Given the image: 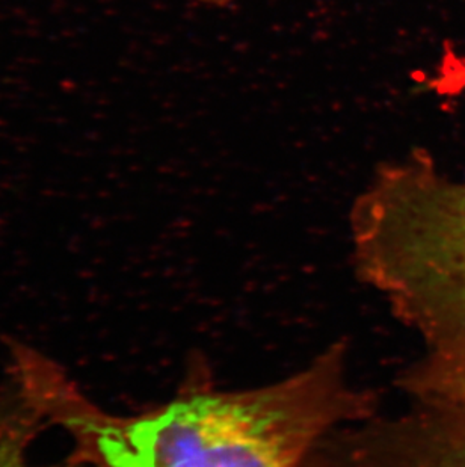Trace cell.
<instances>
[{"instance_id":"obj_2","label":"cell","mask_w":465,"mask_h":467,"mask_svg":"<svg viewBox=\"0 0 465 467\" xmlns=\"http://www.w3.org/2000/svg\"><path fill=\"white\" fill-rule=\"evenodd\" d=\"M358 277L426 354L465 358V183L418 156L379 168L351 212Z\"/></svg>"},{"instance_id":"obj_4","label":"cell","mask_w":465,"mask_h":467,"mask_svg":"<svg viewBox=\"0 0 465 467\" xmlns=\"http://www.w3.org/2000/svg\"><path fill=\"white\" fill-rule=\"evenodd\" d=\"M399 388L413 402H439L465 409V358L425 354L400 374Z\"/></svg>"},{"instance_id":"obj_3","label":"cell","mask_w":465,"mask_h":467,"mask_svg":"<svg viewBox=\"0 0 465 467\" xmlns=\"http://www.w3.org/2000/svg\"><path fill=\"white\" fill-rule=\"evenodd\" d=\"M337 467H465V409L413 402L404 415L370 419L349 434Z\"/></svg>"},{"instance_id":"obj_5","label":"cell","mask_w":465,"mask_h":467,"mask_svg":"<svg viewBox=\"0 0 465 467\" xmlns=\"http://www.w3.org/2000/svg\"><path fill=\"white\" fill-rule=\"evenodd\" d=\"M46 422L32 407L18 397L17 407L0 411V467L32 466L27 448ZM76 464L73 463L75 467Z\"/></svg>"},{"instance_id":"obj_1","label":"cell","mask_w":465,"mask_h":467,"mask_svg":"<svg viewBox=\"0 0 465 467\" xmlns=\"http://www.w3.org/2000/svg\"><path fill=\"white\" fill-rule=\"evenodd\" d=\"M13 372L23 401L70 434L78 466L305 467L331 432L377 415L343 344L259 388L218 389L197 372L174 400L138 416L100 410L36 349H18Z\"/></svg>"},{"instance_id":"obj_6","label":"cell","mask_w":465,"mask_h":467,"mask_svg":"<svg viewBox=\"0 0 465 467\" xmlns=\"http://www.w3.org/2000/svg\"><path fill=\"white\" fill-rule=\"evenodd\" d=\"M191 2L202 6H212V8H224L232 5L234 0H191Z\"/></svg>"}]
</instances>
